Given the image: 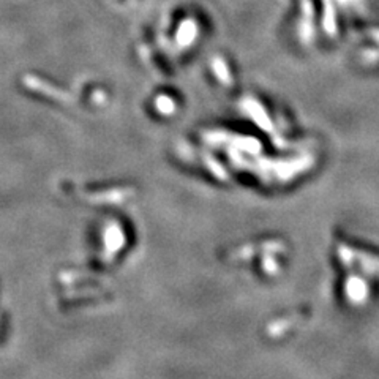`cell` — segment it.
I'll use <instances>...</instances> for the list:
<instances>
[{
	"label": "cell",
	"mask_w": 379,
	"mask_h": 379,
	"mask_svg": "<svg viewBox=\"0 0 379 379\" xmlns=\"http://www.w3.org/2000/svg\"><path fill=\"white\" fill-rule=\"evenodd\" d=\"M121 2H124V0H121Z\"/></svg>",
	"instance_id": "1"
}]
</instances>
